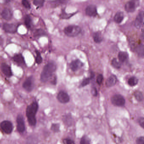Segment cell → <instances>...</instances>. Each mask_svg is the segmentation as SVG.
<instances>
[{"label": "cell", "instance_id": "6da1fadb", "mask_svg": "<svg viewBox=\"0 0 144 144\" xmlns=\"http://www.w3.org/2000/svg\"><path fill=\"white\" fill-rule=\"evenodd\" d=\"M56 69V65L54 62L48 63L45 65L41 74L40 80L42 82H46L51 78Z\"/></svg>", "mask_w": 144, "mask_h": 144}, {"label": "cell", "instance_id": "7a4b0ae2", "mask_svg": "<svg viewBox=\"0 0 144 144\" xmlns=\"http://www.w3.org/2000/svg\"><path fill=\"white\" fill-rule=\"evenodd\" d=\"M38 109V104L36 102H33L29 105L26 109V116L29 124L32 126L36 125V115Z\"/></svg>", "mask_w": 144, "mask_h": 144}, {"label": "cell", "instance_id": "3957f363", "mask_svg": "<svg viewBox=\"0 0 144 144\" xmlns=\"http://www.w3.org/2000/svg\"><path fill=\"white\" fill-rule=\"evenodd\" d=\"M81 31V29L79 26L71 25L65 28L64 32L65 35L69 37H75L80 34Z\"/></svg>", "mask_w": 144, "mask_h": 144}, {"label": "cell", "instance_id": "277c9868", "mask_svg": "<svg viewBox=\"0 0 144 144\" xmlns=\"http://www.w3.org/2000/svg\"><path fill=\"white\" fill-rule=\"evenodd\" d=\"M34 78L32 76H29L26 79L23 85V88L28 92L31 91L34 88Z\"/></svg>", "mask_w": 144, "mask_h": 144}, {"label": "cell", "instance_id": "5b68a950", "mask_svg": "<svg viewBox=\"0 0 144 144\" xmlns=\"http://www.w3.org/2000/svg\"><path fill=\"white\" fill-rule=\"evenodd\" d=\"M111 102L115 106L121 107L125 104V99L122 95L116 94L112 97Z\"/></svg>", "mask_w": 144, "mask_h": 144}, {"label": "cell", "instance_id": "8992f818", "mask_svg": "<svg viewBox=\"0 0 144 144\" xmlns=\"http://www.w3.org/2000/svg\"><path fill=\"white\" fill-rule=\"evenodd\" d=\"M19 25L13 23H5L3 24V28L5 32L9 34H14L18 31Z\"/></svg>", "mask_w": 144, "mask_h": 144}, {"label": "cell", "instance_id": "52a82bcc", "mask_svg": "<svg viewBox=\"0 0 144 144\" xmlns=\"http://www.w3.org/2000/svg\"><path fill=\"white\" fill-rule=\"evenodd\" d=\"M1 128L3 132L7 134L11 133L13 130V125L12 123L8 120L3 121L0 124Z\"/></svg>", "mask_w": 144, "mask_h": 144}, {"label": "cell", "instance_id": "ba28073f", "mask_svg": "<svg viewBox=\"0 0 144 144\" xmlns=\"http://www.w3.org/2000/svg\"><path fill=\"white\" fill-rule=\"evenodd\" d=\"M1 69L3 73L7 77H11L13 75L11 67L6 63H1Z\"/></svg>", "mask_w": 144, "mask_h": 144}, {"label": "cell", "instance_id": "9c48e42d", "mask_svg": "<svg viewBox=\"0 0 144 144\" xmlns=\"http://www.w3.org/2000/svg\"><path fill=\"white\" fill-rule=\"evenodd\" d=\"M17 129L20 133H23L25 130V124L23 116L19 115L16 118Z\"/></svg>", "mask_w": 144, "mask_h": 144}, {"label": "cell", "instance_id": "30bf717a", "mask_svg": "<svg viewBox=\"0 0 144 144\" xmlns=\"http://www.w3.org/2000/svg\"><path fill=\"white\" fill-rule=\"evenodd\" d=\"M57 98L59 102L63 104L68 102L70 100L69 95L63 91H61L58 93L57 96Z\"/></svg>", "mask_w": 144, "mask_h": 144}, {"label": "cell", "instance_id": "8fae6325", "mask_svg": "<svg viewBox=\"0 0 144 144\" xmlns=\"http://www.w3.org/2000/svg\"><path fill=\"white\" fill-rule=\"evenodd\" d=\"M1 15L3 18L7 20H9L12 18L13 16L12 11L8 8H5L1 13Z\"/></svg>", "mask_w": 144, "mask_h": 144}, {"label": "cell", "instance_id": "7c38bea8", "mask_svg": "<svg viewBox=\"0 0 144 144\" xmlns=\"http://www.w3.org/2000/svg\"><path fill=\"white\" fill-rule=\"evenodd\" d=\"M86 14L90 16H94L97 14V9L95 5H90L87 6L85 9Z\"/></svg>", "mask_w": 144, "mask_h": 144}, {"label": "cell", "instance_id": "4fadbf2b", "mask_svg": "<svg viewBox=\"0 0 144 144\" xmlns=\"http://www.w3.org/2000/svg\"><path fill=\"white\" fill-rule=\"evenodd\" d=\"M144 20V12L142 11L137 16L135 22V26L137 29H140L143 25Z\"/></svg>", "mask_w": 144, "mask_h": 144}, {"label": "cell", "instance_id": "5bb4252c", "mask_svg": "<svg viewBox=\"0 0 144 144\" xmlns=\"http://www.w3.org/2000/svg\"><path fill=\"white\" fill-rule=\"evenodd\" d=\"M83 65V63L79 60L72 61L70 64V67L71 69L74 71H77Z\"/></svg>", "mask_w": 144, "mask_h": 144}, {"label": "cell", "instance_id": "9a60e30c", "mask_svg": "<svg viewBox=\"0 0 144 144\" xmlns=\"http://www.w3.org/2000/svg\"><path fill=\"white\" fill-rule=\"evenodd\" d=\"M12 59L14 62L20 65H24L25 64V58L22 54H17L12 57Z\"/></svg>", "mask_w": 144, "mask_h": 144}, {"label": "cell", "instance_id": "2e32d148", "mask_svg": "<svg viewBox=\"0 0 144 144\" xmlns=\"http://www.w3.org/2000/svg\"><path fill=\"white\" fill-rule=\"evenodd\" d=\"M136 5L134 1H129L125 5V9L128 12H133L135 10Z\"/></svg>", "mask_w": 144, "mask_h": 144}, {"label": "cell", "instance_id": "e0dca14e", "mask_svg": "<svg viewBox=\"0 0 144 144\" xmlns=\"http://www.w3.org/2000/svg\"><path fill=\"white\" fill-rule=\"evenodd\" d=\"M117 82V77L114 75L110 76L106 82V85L107 87L113 86L115 85Z\"/></svg>", "mask_w": 144, "mask_h": 144}, {"label": "cell", "instance_id": "ac0fdd59", "mask_svg": "<svg viewBox=\"0 0 144 144\" xmlns=\"http://www.w3.org/2000/svg\"><path fill=\"white\" fill-rule=\"evenodd\" d=\"M124 18V13L122 12H117L114 17V20L117 23H120L122 22Z\"/></svg>", "mask_w": 144, "mask_h": 144}, {"label": "cell", "instance_id": "d6986e66", "mask_svg": "<svg viewBox=\"0 0 144 144\" xmlns=\"http://www.w3.org/2000/svg\"><path fill=\"white\" fill-rule=\"evenodd\" d=\"M118 59L121 62H124V61L126 60L128 57H129V55L128 53L125 52H120L118 54Z\"/></svg>", "mask_w": 144, "mask_h": 144}, {"label": "cell", "instance_id": "ffe728a7", "mask_svg": "<svg viewBox=\"0 0 144 144\" xmlns=\"http://www.w3.org/2000/svg\"><path fill=\"white\" fill-rule=\"evenodd\" d=\"M93 38L95 42L97 43H99L102 42L103 40L102 36L100 32H97L94 33L93 36Z\"/></svg>", "mask_w": 144, "mask_h": 144}, {"label": "cell", "instance_id": "44dd1931", "mask_svg": "<svg viewBox=\"0 0 144 144\" xmlns=\"http://www.w3.org/2000/svg\"><path fill=\"white\" fill-rule=\"evenodd\" d=\"M24 23L25 24L26 27L28 29H30L32 25V21L31 18V16L29 15H27L25 18V20Z\"/></svg>", "mask_w": 144, "mask_h": 144}, {"label": "cell", "instance_id": "7402d4cb", "mask_svg": "<svg viewBox=\"0 0 144 144\" xmlns=\"http://www.w3.org/2000/svg\"><path fill=\"white\" fill-rule=\"evenodd\" d=\"M138 82V80L135 76H132L128 80V84L131 86H134Z\"/></svg>", "mask_w": 144, "mask_h": 144}, {"label": "cell", "instance_id": "603a6c76", "mask_svg": "<svg viewBox=\"0 0 144 144\" xmlns=\"http://www.w3.org/2000/svg\"><path fill=\"white\" fill-rule=\"evenodd\" d=\"M46 34L45 32L42 29H38L36 30L34 33V36L35 37H40V36H44L46 35Z\"/></svg>", "mask_w": 144, "mask_h": 144}, {"label": "cell", "instance_id": "cb8c5ba5", "mask_svg": "<svg viewBox=\"0 0 144 144\" xmlns=\"http://www.w3.org/2000/svg\"><path fill=\"white\" fill-rule=\"evenodd\" d=\"M36 54V62L38 64H40L42 62L43 58L40 52L38 51V50H36L35 51Z\"/></svg>", "mask_w": 144, "mask_h": 144}, {"label": "cell", "instance_id": "d4e9b609", "mask_svg": "<svg viewBox=\"0 0 144 144\" xmlns=\"http://www.w3.org/2000/svg\"><path fill=\"white\" fill-rule=\"evenodd\" d=\"M134 96L136 99L139 102H141L143 99V94L141 92H135L134 93Z\"/></svg>", "mask_w": 144, "mask_h": 144}, {"label": "cell", "instance_id": "484cf974", "mask_svg": "<svg viewBox=\"0 0 144 144\" xmlns=\"http://www.w3.org/2000/svg\"><path fill=\"white\" fill-rule=\"evenodd\" d=\"M45 2L44 0H35L33 1V4L38 8H41L44 5Z\"/></svg>", "mask_w": 144, "mask_h": 144}, {"label": "cell", "instance_id": "4316f807", "mask_svg": "<svg viewBox=\"0 0 144 144\" xmlns=\"http://www.w3.org/2000/svg\"><path fill=\"white\" fill-rule=\"evenodd\" d=\"M111 64L113 67L116 68V69H120V67H121L120 63L118 61L116 58H114L113 59L112 61Z\"/></svg>", "mask_w": 144, "mask_h": 144}, {"label": "cell", "instance_id": "83f0119b", "mask_svg": "<svg viewBox=\"0 0 144 144\" xmlns=\"http://www.w3.org/2000/svg\"><path fill=\"white\" fill-rule=\"evenodd\" d=\"M60 125L59 124H53L52 125L51 129L53 131L55 132H58L59 131Z\"/></svg>", "mask_w": 144, "mask_h": 144}, {"label": "cell", "instance_id": "f1b7e54d", "mask_svg": "<svg viewBox=\"0 0 144 144\" xmlns=\"http://www.w3.org/2000/svg\"><path fill=\"white\" fill-rule=\"evenodd\" d=\"M80 144H90V141L87 136H83L81 139Z\"/></svg>", "mask_w": 144, "mask_h": 144}, {"label": "cell", "instance_id": "f546056e", "mask_svg": "<svg viewBox=\"0 0 144 144\" xmlns=\"http://www.w3.org/2000/svg\"><path fill=\"white\" fill-rule=\"evenodd\" d=\"M137 52L138 55L143 57V55H144V48H143V45H141L139 46L138 48Z\"/></svg>", "mask_w": 144, "mask_h": 144}, {"label": "cell", "instance_id": "4dcf8cb0", "mask_svg": "<svg viewBox=\"0 0 144 144\" xmlns=\"http://www.w3.org/2000/svg\"><path fill=\"white\" fill-rule=\"evenodd\" d=\"M22 3L23 5L24 6V7H25L26 9H31V4H30V3H29V1H26V0L22 1Z\"/></svg>", "mask_w": 144, "mask_h": 144}, {"label": "cell", "instance_id": "1f68e13d", "mask_svg": "<svg viewBox=\"0 0 144 144\" xmlns=\"http://www.w3.org/2000/svg\"><path fill=\"white\" fill-rule=\"evenodd\" d=\"M91 78H86L83 80L81 83V86L84 87L89 84Z\"/></svg>", "mask_w": 144, "mask_h": 144}, {"label": "cell", "instance_id": "d6a6232c", "mask_svg": "<svg viewBox=\"0 0 144 144\" xmlns=\"http://www.w3.org/2000/svg\"><path fill=\"white\" fill-rule=\"evenodd\" d=\"M103 76L102 74H99L98 76H97L96 79V82L98 85H101L102 84V82L103 80Z\"/></svg>", "mask_w": 144, "mask_h": 144}, {"label": "cell", "instance_id": "836d02e7", "mask_svg": "<svg viewBox=\"0 0 144 144\" xmlns=\"http://www.w3.org/2000/svg\"><path fill=\"white\" fill-rule=\"evenodd\" d=\"M136 144H144V137L140 136L136 140Z\"/></svg>", "mask_w": 144, "mask_h": 144}, {"label": "cell", "instance_id": "e575fe53", "mask_svg": "<svg viewBox=\"0 0 144 144\" xmlns=\"http://www.w3.org/2000/svg\"><path fill=\"white\" fill-rule=\"evenodd\" d=\"M138 122L140 124V126L142 127V128H144V118L143 117H141L138 119Z\"/></svg>", "mask_w": 144, "mask_h": 144}, {"label": "cell", "instance_id": "d590c367", "mask_svg": "<svg viewBox=\"0 0 144 144\" xmlns=\"http://www.w3.org/2000/svg\"><path fill=\"white\" fill-rule=\"evenodd\" d=\"M63 142L64 144H74V142L69 139H66L63 140Z\"/></svg>", "mask_w": 144, "mask_h": 144}, {"label": "cell", "instance_id": "8d00e7d4", "mask_svg": "<svg viewBox=\"0 0 144 144\" xmlns=\"http://www.w3.org/2000/svg\"><path fill=\"white\" fill-rule=\"evenodd\" d=\"M92 94L93 96H96L97 95V90L96 87H93L92 89Z\"/></svg>", "mask_w": 144, "mask_h": 144}, {"label": "cell", "instance_id": "74e56055", "mask_svg": "<svg viewBox=\"0 0 144 144\" xmlns=\"http://www.w3.org/2000/svg\"><path fill=\"white\" fill-rule=\"evenodd\" d=\"M3 39L2 38V37L0 36V46L3 45Z\"/></svg>", "mask_w": 144, "mask_h": 144}]
</instances>
